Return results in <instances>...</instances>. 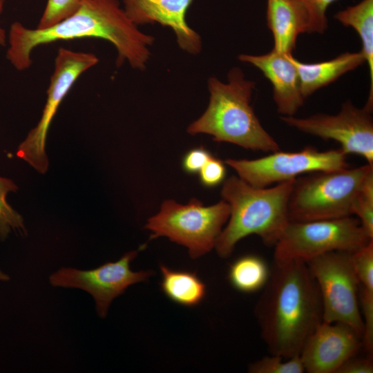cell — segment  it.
<instances>
[{
  "label": "cell",
  "mask_w": 373,
  "mask_h": 373,
  "mask_svg": "<svg viewBox=\"0 0 373 373\" xmlns=\"http://www.w3.org/2000/svg\"><path fill=\"white\" fill-rule=\"evenodd\" d=\"M98 38L116 48V64L126 61L133 69L143 70L151 56L153 36L140 31L126 16L118 0H81L70 15L46 28H28L15 21L7 35L6 58L17 70L32 64V53L39 46L59 41Z\"/></svg>",
  "instance_id": "6da1fadb"
},
{
  "label": "cell",
  "mask_w": 373,
  "mask_h": 373,
  "mask_svg": "<svg viewBox=\"0 0 373 373\" xmlns=\"http://www.w3.org/2000/svg\"><path fill=\"white\" fill-rule=\"evenodd\" d=\"M255 314L271 354L300 355L323 321L320 291L307 263L274 262Z\"/></svg>",
  "instance_id": "7a4b0ae2"
},
{
  "label": "cell",
  "mask_w": 373,
  "mask_h": 373,
  "mask_svg": "<svg viewBox=\"0 0 373 373\" xmlns=\"http://www.w3.org/2000/svg\"><path fill=\"white\" fill-rule=\"evenodd\" d=\"M227 78V83L214 77L208 79V106L188 126L187 133L208 134L216 142L253 151L271 153L280 150L278 142L263 128L251 105L255 82L246 79L238 67L231 68Z\"/></svg>",
  "instance_id": "3957f363"
},
{
  "label": "cell",
  "mask_w": 373,
  "mask_h": 373,
  "mask_svg": "<svg viewBox=\"0 0 373 373\" xmlns=\"http://www.w3.org/2000/svg\"><path fill=\"white\" fill-rule=\"evenodd\" d=\"M295 180L267 187L253 186L238 175L224 180L221 196L230 214L216 242L219 256H230L236 244L252 234L275 245L289 221L288 202Z\"/></svg>",
  "instance_id": "277c9868"
},
{
  "label": "cell",
  "mask_w": 373,
  "mask_h": 373,
  "mask_svg": "<svg viewBox=\"0 0 373 373\" xmlns=\"http://www.w3.org/2000/svg\"><path fill=\"white\" fill-rule=\"evenodd\" d=\"M370 164L297 178L288 202L289 220H330L353 215V204Z\"/></svg>",
  "instance_id": "5b68a950"
},
{
  "label": "cell",
  "mask_w": 373,
  "mask_h": 373,
  "mask_svg": "<svg viewBox=\"0 0 373 373\" xmlns=\"http://www.w3.org/2000/svg\"><path fill=\"white\" fill-rule=\"evenodd\" d=\"M229 214V205L223 200L208 207L196 198L186 204L166 200L144 228L151 231V240L166 237L187 247L190 257L195 259L215 247Z\"/></svg>",
  "instance_id": "8992f818"
},
{
  "label": "cell",
  "mask_w": 373,
  "mask_h": 373,
  "mask_svg": "<svg viewBox=\"0 0 373 373\" xmlns=\"http://www.w3.org/2000/svg\"><path fill=\"white\" fill-rule=\"evenodd\" d=\"M370 239L358 218L289 220L274 246V262H307L334 251L354 252Z\"/></svg>",
  "instance_id": "52a82bcc"
},
{
  "label": "cell",
  "mask_w": 373,
  "mask_h": 373,
  "mask_svg": "<svg viewBox=\"0 0 373 373\" xmlns=\"http://www.w3.org/2000/svg\"><path fill=\"white\" fill-rule=\"evenodd\" d=\"M351 254L344 251H330L306 263L320 291L323 321L345 324L362 337L363 323L359 305V282Z\"/></svg>",
  "instance_id": "ba28073f"
},
{
  "label": "cell",
  "mask_w": 373,
  "mask_h": 373,
  "mask_svg": "<svg viewBox=\"0 0 373 373\" xmlns=\"http://www.w3.org/2000/svg\"><path fill=\"white\" fill-rule=\"evenodd\" d=\"M98 62V57L92 52H77L63 47L58 49L41 117L17 151V157L38 172L44 173L48 170V160L45 151L47 135L61 102L78 78Z\"/></svg>",
  "instance_id": "9c48e42d"
},
{
  "label": "cell",
  "mask_w": 373,
  "mask_h": 373,
  "mask_svg": "<svg viewBox=\"0 0 373 373\" xmlns=\"http://www.w3.org/2000/svg\"><path fill=\"white\" fill-rule=\"evenodd\" d=\"M224 163L240 179L256 187L294 180L305 173L348 167L346 154L341 149L320 151L312 146L296 152L278 150L254 160L229 158Z\"/></svg>",
  "instance_id": "30bf717a"
},
{
  "label": "cell",
  "mask_w": 373,
  "mask_h": 373,
  "mask_svg": "<svg viewBox=\"0 0 373 373\" xmlns=\"http://www.w3.org/2000/svg\"><path fill=\"white\" fill-rule=\"evenodd\" d=\"M289 126L323 140H332L347 154H356L373 166V119L372 111L350 101L342 104L336 115L318 113L307 117L280 116Z\"/></svg>",
  "instance_id": "8fae6325"
},
{
  "label": "cell",
  "mask_w": 373,
  "mask_h": 373,
  "mask_svg": "<svg viewBox=\"0 0 373 373\" xmlns=\"http://www.w3.org/2000/svg\"><path fill=\"white\" fill-rule=\"evenodd\" d=\"M137 254L138 251H129L116 262H108L91 270L62 267L50 275L49 281L53 287L87 291L95 299L98 316L105 318L116 297L124 294L129 286L146 281L153 274L152 271L131 269V262Z\"/></svg>",
  "instance_id": "7c38bea8"
},
{
  "label": "cell",
  "mask_w": 373,
  "mask_h": 373,
  "mask_svg": "<svg viewBox=\"0 0 373 373\" xmlns=\"http://www.w3.org/2000/svg\"><path fill=\"white\" fill-rule=\"evenodd\" d=\"M362 346V337L350 326L322 321L307 340L300 357L307 372L336 373Z\"/></svg>",
  "instance_id": "4fadbf2b"
},
{
  "label": "cell",
  "mask_w": 373,
  "mask_h": 373,
  "mask_svg": "<svg viewBox=\"0 0 373 373\" xmlns=\"http://www.w3.org/2000/svg\"><path fill=\"white\" fill-rule=\"evenodd\" d=\"M128 18L137 26L159 23L172 29L179 47L197 55L202 49L200 35L186 22V15L193 0H122Z\"/></svg>",
  "instance_id": "5bb4252c"
},
{
  "label": "cell",
  "mask_w": 373,
  "mask_h": 373,
  "mask_svg": "<svg viewBox=\"0 0 373 373\" xmlns=\"http://www.w3.org/2000/svg\"><path fill=\"white\" fill-rule=\"evenodd\" d=\"M292 53L273 49L268 53L254 55L241 54L238 59L259 69L273 86V98L282 116H294L304 104L298 72Z\"/></svg>",
  "instance_id": "9a60e30c"
},
{
  "label": "cell",
  "mask_w": 373,
  "mask_h": 373,
  "mask_svg": "<svg viewBox=\"0 0 373 373\" xmlns=\"http://www.w3.org/2000/svg\"><path fill=\"white\" fill-rule=\"evenodd\" d=\"M267 25L274 37V48L291 53L298 35L307 32L308 14L301 0H268Z\"/></svg>",
  "instance_id": "2e32d148"
},
{
  "label": "cell",
  "mask_w": 373,
  "mask_h": 373,
  "mask_svg": "<svg viewBox=\"0 0 373 373\" xmlns=\"http://www.w3.org/2000/svg\"><path fill=\"white\" fill-rule=\"evenodd\" d=\"M292 61L298 72L304 99L365 63L361 51L346 52L330 60L317 63L301 62L294 56Z\"/></svg>",
  "instance_id": "e0dca14e"
},
{
  "label": "cell",
  "mask_w": 373,
  "mask_h": 373,
  "mask_svg": "<svg viewBox=\"0 0 373 373\" xmlns=\"http://www.w3.org/2000/svg\"><path fill=\"white\" fill-rule=\"evenodd\" d=\"M334 18L345 26L353 28L362 42L361 50L369 68L370 89L365 107L373 108V0H362L335 14Z\"/></svg>",
  "instance_id": "ac0fdd59"
},
{
  "label": "cell",
  "mask_w": 373,
  "mask_h": 373,
  "mask_svg": "<svg viewBox=\"0 0 373 373\" xmlns=\"http://www.w3.org/2000/svg\"><path fill=\"white\" fill-rule=\"evenodd\" d=\"M160 287L173 302L186 307L199 305L205 298L207 287L195 272L172 269L160 265Z\"/></svg>",
  "instance_id": "d6986e66"
},
{
  "label": "cell",
  "mask_w": 373,
  "mask_h": 373,
  "mask_svg": "<svg viewBox=\"0 0 373 373\" xmlns=\"http://www.w3.org/2000/svg\"><path fill=\"white\" fill-rule=\"evenodd\" d=\"M269 273L263 259L255 255H246L230 265L228 278L231 285L237 290L253 293L264 287Z\"/></svg>",
  "instance_id": "ffe728a7"
},
{
  "label": "cell",
  "mask_w": 373,
  "mask_h": 373,
  "mask_svg": "<svg viewBox=\"0 0 373 373\" xmlns=\"http://www.w3.org/2000/svg\"><path fill=\"white\" fill-rule=\"evenodd\" d=\"M356 215L363 230L373 239V168L365 176L353 204Z\"/></svg>",
  "instance_id": "44dd1931"
},
{
  "label": "cell",
  "mask_w": 373,
  "mask_h": 373,
  "mask_svg": "<svg viewBox=\"0 0 373 373\" xmlns=\"http://www.w3.org/2000/svg\"><path fill=\"white\" fill-rule=\"evenodd\" d=\"M17 186L10 179L0 177V240H5L12 230L26 233L21 216L14 210L6 201L10 191H16Z\"/></svg>",
  "instance_id": "7402d4cb"
},
{
  "label": "cell",
  "mask_w": 373,
  "mask_h": 373,
  "mask_svg": "<svg viewBox=\"0 0 373 373\" xmlns=\"http://www.w3.org/2000/svg\"><path fill=\"white\" fill-rule=\"evenodd\" d=\"M251 373H303L305 368L300 355L284 358L271 354L255 361L249 365Z\"/></svg>",
  "instance_id": "603a6c76"
},
{
  "label": "cell",
  "mask_w": 373,
  "mask_h": 373,
  "mask_svg": "<svg viewBox=\"0 0 373 373\" xmlns=\"http://www.w3.org/2000/svg\"><path fill=\"white\" fill-rule=\"evenodd\" d=\"M351 256L359 286L373 289V240L352 252Z\"/></svg>",
  "instance_id": "cb8c5ba5"
},
{
  "label": "cell",
  "mask_w": 373,
  "mask_h": 373,
  "mask_svg": "<svg viewBox=\"0 0 373 373\" xmlns=\"http://www.w3.org/2000/svg\"><path fill=\"white\" fill-rule=\"evenodd\" d=\"M81 0H47L37 28L43 29L55 25L73 14Z\"/></svg>",
  "instance_id": "d4e9b609"
},
{
  "label": "cell",
  "mask_w": 373,
  "mask_h": 373,
  "mask_svg": "<svg viewBox=\"0 0 373 373\" xmlns=\"http://www.w3.org/2000/svg\"><path fill=\"white\" fill-rule=\"evenodd\" d=\"M308 14L307 32L323 33L327 28L326 12L328 7L336 0H301Z\"/></svg>",
  "instance_id": "484cf974"
},
{
  "label": "cell",
  "mask_w": 373,
  "mask_h": 373,
  "mask_svg": "<svg viewBox=\"0 0 373 373\" xmlns=\"http://www.w3.org/2000/svg\"><path fill=\"white\" fill-rule=\"evenodd\" d=\"M201 184L207 187H213L224 180L226 169L224 163L212 156L199 172Z\"/></svg>",
  "instance_id": "4316f807"
},
{
  "label": "cell",
  "mask_w": 373,
  "mask_h": 373,
  "mask_svg": "<svg viewBox=\"0 0 373 373\" xmlns=\"http://www.w3.org/2000/svg\"><path fill=\"white\" fill-rule=\"evenodd\" d=\"M211 157V154L202 146L191 149L183 157V169L190 174L199 173Z\"/></svg>",
  "instance_id": "83f0119b"
},
{
  "label": "cell",
  "mask_w": 373,
  "mask_h": 373,
  "mask_svg": "<svg viewBox=\"0 0 373 373\" xmlns=\"http://www.w3.org/2000/svg\"><path fill=\"white\" fill-rule=\"evenodd\" d=\"M356 355L344 362L336 373H372V356L367 355L366 357H356Z\"/></svg>",
  "instance_id": "f1b7e54d"
},
{
  "label": "cell",
  "mask_w": 373,
  "mask_h": 373,
  "mask_svg": "<svg viewBox=\"0 0 373 373\" xmlns=\"http://www.w3.org/2000/svg\"><path fill=\"white\" fill-rule=\"evenodd\" d=\"M5 0H0V15L4 7ZM7 43V34L6 30L0 26V46H6Z\"/></svg>",
  "instance_id": "f546056e"
},
{
  "label": "cell",
  "mask_w": 373,
  "mask_h": 373,
  "mask_svg": "<svg viewBox=\"0 0 373 373\" xmlns=\"http://www.w3.org/2000/svg\"><path fill=\"white\" fill-rule=\"evenodd\" d=\"M9 280V276L0 270V280L7 281Z\"/></svg>",
  "instance_id": "4dcf8cb0"
}]
</instances>
